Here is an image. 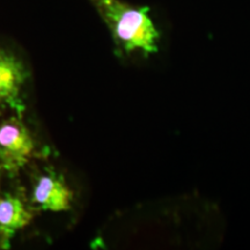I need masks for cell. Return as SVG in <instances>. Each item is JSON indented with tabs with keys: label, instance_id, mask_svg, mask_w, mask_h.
Wrapping results in <instances>:
<instances>
[{
	"label": "cell",
	"instance_id": "obj_3",
	"mask_svg": "<svg viewBox=\"0 0 250 250\" xmlns=\"http://www.w3.org/2000/svg\"><path fill=\"white\" fill-rule=\"evenodd\" d=\"M27 79V70L20 59L0 48V109L12 108L18 114L23 110L21 92Z\"/></svg>",
	"mask_w": 250,
	"mask_h": 250
},
{
	"label": "cell",
	"instance_id": "obj_4",
	"mask_svg": "<svg viewBox=\"0 0 250 250\" xmlns=\"http://www.w3.org/2000/svg\"><path fill=\"white\" fill-rule=\"evenodd\" d=\"M72 198L73 192L66 183L52 174L41 176L33 190V202L43 211H68Z\"/></svg>",
	"mask_w": 250,
	"mask_h": 250
},
{
	"label": "cell",
	"instance_id": "obj_5",
	"mask_svg": "<svg viewBox=\"0 0 250 250\" xmlns=\"http://www.w3.org/2000/svg\"><path fill=\"white\" fill-rule=\"evenodd\" d=\"M33 214L27 210L20 198L13 195L0 197V245L7 249L18 230L29 225Z\"/></svg>",
	"mask_w": 250,
	"mask_h": 250
},
{
	"label": "cell",
	"instance_id": "obj_1",
	"mask_svg": "<svg viewBox=\"0 0 250 250\" xmlns=\"http://www.w3.org/2000/svg\"><path fill=\"white\" fill-rule=\"evenodd\" d=\"M110 31L118 56L158 54L160 31L148 7H137L122 0H89Z\"/></svg>",
	"mask_w": 250,
	"mask_h": 250
},
{
	"label": "cell",
	"instance_id": "obj_2",
	"mask_svg": "<svg viewBox=\"0 0 250 250\" xmlns=\"http://www.w3.org/2000/svg\"><path fill=\"white\" fill-rule=\"evenodd\" d=\"M35 143L26 125L17 117L0 123V166L17 171L28 164Z\"/></svg>",
	"mask_w": 250,
	"mask_h": 250
}]
</instances>
